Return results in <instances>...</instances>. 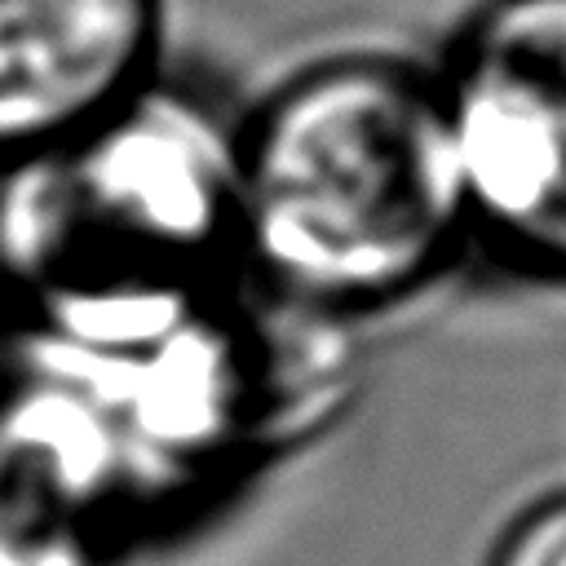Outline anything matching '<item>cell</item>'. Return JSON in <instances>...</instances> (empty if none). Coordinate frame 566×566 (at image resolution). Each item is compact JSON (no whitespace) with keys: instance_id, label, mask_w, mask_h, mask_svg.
<instances>
[{"instance_id":"6da1fadb","label":"cell","mask_w":566,"mask_h":566,"mask_svg":"<svg viewBox=\"0 0 566 566\" xmlns=\"http://www.w3.org/2000/svg\"><path fill=\"white\" fill-rule=\"evenodd\" d=\"M234 221L256 283L301 310L429 287L469 243L433 71L358 49L279 80L234 124Z\"/></svg>"},{"instance_id":"7a4b0ae2","label":"cell","mask_w":566,"mask_h":566,"mask_svg":"<svg viewBox=\"0 0 566 566\" xmlns=\"http://www.w3.org/2000/svg\"><path fill=\"white\" fill-rule=\"evenodd\" d=\"M0 252L40 283L234 261V124L168 80L0 168Z\"/></svg>"},{"instance_id":"3957f363","label":"cell","mask_w":566,"mask_h":566,"mask_svg":"<svg viewBox=\"0 0 566 566\" xmlns=\"http://www.w3.org/2000/svg\"><path fill=\"white\" fill-rule=\"evenodd\" d=\"M469 239L566 283V0H482L433 71Z\"/></svg>"},{"instance_id":"277c9868","label":"cell","mask_w":566,"mask_h":566,"mask_svg":"<svg viewBox=\"0 0 566 566\" xmlns=\"http://www.w3.org/2000/svg\"><path fill=\"white\" fill-rule=\"evenodd\" d=\"M159 44L164 0H0V168L133 102Z\"/></svg>"},{"instance_id":"5b68a950","label":"cell","mask_w":566,"mask_h":566,"mask_svg":"<svg viewBox=\"0 0 566 566\" xmlns=\"http://www.w3.org/2000/svg\"><path fill=\"white\" fill-rule=\"evenodd\" d=\"M486 566H566V491L531 504L500 535Z\"/></svg>"}]
</instances>
